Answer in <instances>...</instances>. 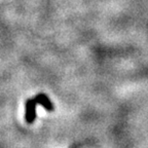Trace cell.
<instances>
[{"label":"cell","mask_w":148,"mask_h":148,"mask_svg":"<svg viewBox=\"0 0 148 148\" xmlns=\"http://www.w3.org/2000/svg\"><path fill=\"white\" fill-rule=\"evenodd\" d=\"M36 106L37 102L35 101L34 98H30V99H28L26 101L25 119L28 123H33L35 121V119H36Z\"/></svg>","instance_id":"obj_1"},{"label":"cell","mask_w":148,"mask_h":148,"mask_svg":"<svg viewBox=\"0 0 148 148\" xmlns=\"http://www.w3.org/2000/svg\"><path fill=\"white\" fill-rule=\"evenodd\" d=\"M34 99H35V101L37 102V104L43 106L47 111H53V109H55L53 104L51 103L49 98L47 97L45 94H38Z\"/></svg>","instance_id":"obj_2"}]
</instances>
